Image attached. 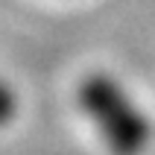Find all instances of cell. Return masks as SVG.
I'll return each mask as SVG.
<instances>
[{
  "instance_id": "6da1fadb",
  "label": "cell",
  "mask_w": 155,
  "mask_h": 155,
  "mask_svg": "<svg viewBox=\"0 0 155 155\" xmlns=\"http://www.w3.org/2000/svg\"><path fill=\"white\" fill-rule=\"evenodd\" d=\"M76 103L114 155H140L147 149L149 120L114 76L108 73L85 76L76 88Z\"/></svg>"
},
{
  "instance_id": "7a4b0ae2",
  "label": "cell",
  "mask_w": 155,
  "mask_h": 155,
  "mask_svg": "<svg viewBox=\"0 0 155 155\" xmlns=\"http://www.w3.org/2000/svg\"><path fill=\"white\" fill-rule=\"evenodd\" d=\"M15 114H18V94L9 88V82L0 79V126L12 123Z\"/></svg>"
}]
</instances>
